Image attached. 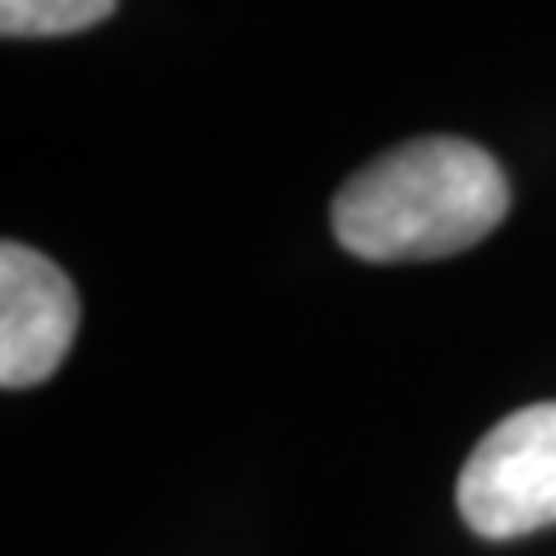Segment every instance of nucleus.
I'll return each instance as SVG.
<instances>
[{
    "label": "nucleus",
    "instance_id": "obj_2",
    "mask_svg": "<svg viewBox=\"0 0 556 556\" xmlns=\"http://www.w3.org/2000/svg\"><path fill=\"white\" fill-rule=\"evenodd\" d=\"M464 525L478 538H525L556 525V404H533L486 431L459 468Z\"/></svg>",
    "mask_w": 556,
    "mask_h": 556
},
{
    "label": "nucleus",
    "instance_id": "obj_3",
    "mask_svg": "<svg viewBox=\"0 0 556 556\" xmlns=\"http://www.w3.org/2000/svg\"><path fill=\"white\" fill-rule=\"evenodd\" d=\"M79 329L70 278L24 241L0 247V386H42L65 362Z\"/></svg>",
    "mask_w": 556,
    "mask_h": 556
},
{
    "label": "nucleus",
    "instance_id": "obj_1",
    "mask_svg": "<svg viewBox=\"0 0 556 556\" xmlns=\"http://www.w3.org/2000/svg\"><path fill=\"white\" fill-rule=\"evenodd\" d=\"M506 214L510 186L492 153L455 135H427L348 177L329 223L348 255L404 265L478 247Z\"/></svg>",
    "mask_w": 556,
    "mask_h": 556
},
{
    "label": "nucleus",
    "instance_id": "obj_4",
    "mask_svg": "<svg viewBox=\"0 0 556 556\" xmlns=\"http://www.w3.org/2000/svg\"><path fill=\"white\" fill-rule=\"evenodd\" d=\"M116 0H0V33L5 38H65L102 24Z\"/></svg>",
    "mask_w": 556,
    "mask_h": 556
}]
</instances>
